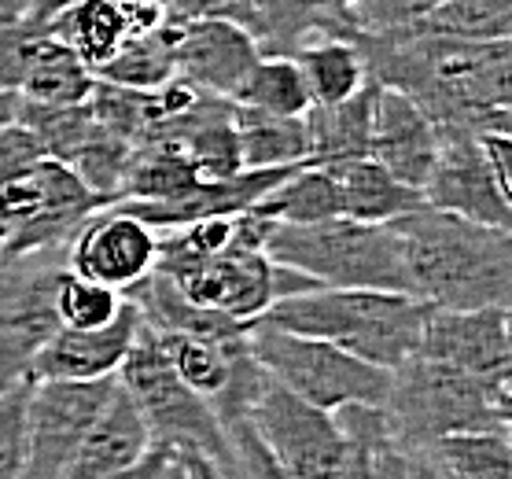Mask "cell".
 I'll return each mask as SVG.
<instances>
[{
    "mask_svg": "<svg viewBox=\"0 0 512 479\" xmlns=\"http://www.w3.org/2000/svg\"><path fill=\"white\" fill-rule=\"evenodd\" d=\"M417 354L487 384H509V310H431Z\"/></svg>",
    "mask_w": 512,
    "mask_h": 479,
    "instance_id": "15",
    "label": "cell"
},
{
    "mask_svg": "<svg viewBox=\"0 0 512 479\" xmlns=\"http://www.w3.org/2000/svg\"><path fill=\"white\" fill-rule=\"evenodd\" d=\"M74 4H82V0H30V15H26V19L48 26L59 12H67V8H74Z\"/></svg>",
    "mask_w": 512,
    "mask_h": 479,
    "instance_id": "43",
    "label": "cell"
},
{
    "mask_svg": "<svg viewBox=\"0 0 512 479\" xmlns=\"http://www.w3.org/2000/svg\"><path fill=\"white\" fill-rule=\"evenodd\" d=\"M26 384L0 395V479L26 476Z\"/></svg>",
    "mask_w": 512,
    "mask_h": 479,
    "instance_id": "38",
    "label": "cell"
},
{
    "mask_svg": "<svg viewBox=\"0 0 512 479\" xmlns=\"http://www.w3.org/2000/svg\"><path fill=\"white\" fill-rule=\"evenodd\" d=\"M4 211L12 222L8 244L0 255H30V251H67L74 233L82 229L104 203L56 159H45L19 185L4 188Z\"/></svg>",
    "mask_w": 512,
    "mask_h": 479,
    "instance_id": "12",
    "label": "cell"
},
{
    "mask_svg": "<svg viewBox=\"0 0 512 479\" xmlns=\"http://www.w3.org/2000/svg\"><path fill=\"white\" fill-rule=\"evenodd\" d=\"M163 23L166 15L155 0H82L59 12L45 30L96 74L118 56L129 37L148 34Z\"/></svg>",
    "mask_w": 512,
    "mask_h": 479,
    "instance_id": "17",
    "label": "cell"
},
{
    "mask_svg": "<svg viewBox=\"0 0 512 479\" xmlns=\"http://www.w3.org/2000/svg\"><path fill=\"white\" fill-rule=\"evenodd\" d=\"M174 63L177 82L207 96L233 100L247 71L262 56L255 37L244 26L225 23V19H192V23H174Z\"/></svg>",
    "mask_w": 512,
    "mask_h": 479,
    "instance_id": "16",
    "label": "cell"
},
{
    "mask_svg": "<svg viewBox=\"0 0 512 479\" xmlns=\"http://www.w3.org/2000/svg\"><path fill=\"white\" fill-rule=\"evenodd\" d=\"M431 306L398 292H350V288H314L277 299L262 325L291 336L325 339L350 358L395 373L420 347V332Z\"/></svg>",
    "mask_w": 512,
    "mask_h": 479,
    "instance_id": "3",
    "label": "cell"
},
{
    "mask_svg": "<svg viewBox=\"0 0 512 479\" xmlns=\"http://www.w3.org/2000/svg\"><path fill=\"white\" fill-rule=\"evenodd\" d=\"M365 67L384 89L409 96L435 129L509 137V41L454 37H358Z\"/></svg>",
    "mask_w": 512,
    "mask_h": 479,
    "instance_id": "1",
    "label": "cell"
},
{
    "mask_svg": "<svg viewBox=\"0 0 512 479\" xmlns=\"http://www.w3.org/2000/svg\"><path fill=\"white\" fill-rule=\"evenodd\" d=\"M129 159H133V144L115 137L111 129H104L96 122L93 133L82 141V148L70 155L63 166H67L70 174L78 177L104 207H111V203H118V196H122V181H126Z\"/></svg>",
    "mask_w": 512,
    "mask_h": 479,
    "instance_id": "32",
    "label": "cell"
},
{
    "mask_svg": "<svg viewBox=\"0 0 512 479\" xmlns=\"http://www.w3.org/2000/svg\"><path fill=\"white\" fill-rule=\"evenodd\" d=\"M155 258H159V233L118 203L96 211L67 244L70 273L82 281L104 284L118 295L144 281L155 269Z\"/></svg>",
    "mask_w": 512,
    "mask_h": 479,
    "instance_id": "14",
    "label": "cell"
},
{
    "mask_svg": "<svg viewBox=\"0 0 512 479\" xmlns=\"http://www.w3.org/2000/svg\"><path fill=\"white\" fill-rule=\"evenodd\" d=\"M244 12V30L255 37L262 56L295 59L299 48H306L310 41H321V37L354 41V30L332 19L317 0H244Z\"/></svg>",
    "mask_w": 512,
    "mask_h": 479,
    "instance_id": "21",
    "label": "cell"
},
{
    "mask_svg": "<svg viewBox=\"0 0 512 479\" xmlns=\"http://www.w3.org/2000/svg\"><path fill=\"white\" fill-rule=\"evenodd\" d=\"M8 233H12V222H8V211H4V199H0V251L8 244Z\"/></svg>",
    "mask_w": 512,
    "mask_h": 479,
    "instance_id": "48",
    "label": "cell"
},
{
    "mask_svg": "<svg viewBox=\"0 0 512 479\" xmlns=\"http://www.w3.org/2000/svg\"><path fill=\"white\" fill-rule=\"evenodd\" d=\"M439 148V129L409 96L384 89L376 93L373 133H369V159L409 188H424Z\"/></svg>",
    "mask_w": 512,
    "mask_h": 479,
    "instance_id": "19",
    "label": "cell"
},
{
    "mask_svg": "<svg viewBox=\"0 0 512 479\" xmlns=\"http://www.w3.org/2000/svg\"><path fill=\"white\" fill-rule=\"evenodd\" d=\"M166 479H185V468H181L177 454H174V465H170V472H166Z\"/></svg>",
    "mask_w": 512,
    "mask_h": 479,
    "instance_id": "49",
    "label": "cell"
},
{
    "mask_svg": "<svg viewBox=\"0 0 512 479\" xmlns=\"http://www.w3.org/2000/svg\"><path fill=\"white\" fill-rule=\"evenodd\" d=\"M155 273L174 281L188 303L214 310L236 325H255L277 303V266L266 251L199 255L177 233H159Z\"/></svg>",
    "mask_w": 512,
    "mask_h": 479,
    "instance_id": "8",
    "label": "cell"
},
{
    "mask_svg": "<svg viewBox=\"0 0 512 479\" xmlns=\"http://www.w3.org/2000/svg\"><path fill=\"white\" fill-rule=\"evenodd\" d=\"M174 41H177L174 23H163L155 26V30H148V34L129 37L126 45L118 48V56L96 71V82L137 89V93H155V89L177 82Z\"/></svg>",
    "mask_w": 512,
    "mask_h": 479,
    "instance_id": "27",
    "label": "cell"
},
{
    "mask_svg": "<svg viewBox=\"0 0 512 479\" xmlns=\"http://www.w3.org/2000/svg\"><path fill=\"white\" fill-rule=\"evenodd\" d=\"M233 104L262 111V115L303 118L310 111V96H306L303 74L295 67V59L258 56L255 67L247 71V78L236 89Z\"/></svg>",
    "mask_w": 512,
    "mask_h": 479,
    "instance_id": "29",
    "label": "cell"
},
{
    "mask_svg": "<svg viewBox=\"0 0 512 479\" xmlns=\"http://www.w3.org/2000/svg\"><path fill=\"white\" fill-rule=\"evenodd\" d=\"M339 192V214L350 222L391 225L402 214L424 207L417 188L402 185L373 159H350V163L325 166Z\"/></svg>",
    "mask_w": 512,
    "mask_h": 479,
    "instance_id": "22",
    "label": "cell"
},
{
    "mask_svg": "<svg viewBox=\"0 0 512 479\" xmlns=\"http://www.w3.org/2000/svg\"><path fill=\"white\" fill-rule=\"evenodd\" d=\"M266 255L277 266L303 273L317 288L409 295L406 266L391 225L336 218L321 225H273Z\"/></svg>",
    "mask_w": 512,
    "mask_h": 479,
    "instance_id": "5",
    "label": "cell"
},
{
    "mask_svg": "<svg viewBox=\"0 0 512 479\" xmlns=\"http://www.w3.org/2000/svg\"><path fill=\"white\" fill-rule=\"evenodd\" d=\"M199 174L174 144H137L118 203H163L192 192Z\"/></svg>",
    "mask_w": 512,
    "mask_h": 479,
    "instance_id": "28",
    "label": "cell"
},
{
    "mask_svg": "<svg viewBox=\"0 0 512 479\" xmlns=\"http://www.w3.org/2000/svg\"><path fill=\"white\" fill-rule=\"evenodd\" d=\"M48 45V30L41 23H12L0 26V93H19L23 78L30 74L34 59Z\"/></svg>",
    "mask_w": 512,
    "mask_h": 479,
    "instance_id": "37",
    "label": "cell"
},
{
    "mask_svg": "<svg viewBox=\"0 0 512 479\" xmlns=\"http://www.w3.org/2000/svg\"><path fill=\"white\" fill-rule=\"evenodd\" d=\"M417 34L454 41H509L512 0H439V8Z\"/></svg>",
    "mask_w": 512,
    "mask_h": 479,
    "instance_id": "33",
    "label": "cell"
},
{
    "mask_svg": "<svg viewBox=\"0 0 512 479\" xmlns=\"http://www.w3.org/2000/svg\"><path fill=\"white\" fill-rule=\"evenodd\" d=\"M321 8H325L332 19H339V23H347L350 26V8L358 4V0H317Z\"/></svg>",
    "mask_w": 512,
    "mask_h": 479,
    "instance_id": "46",
    "label": "cell"
},
{
    "mask_svg": "<svg viewBox=\"0 0 512 479\" xmlns=\"http://www.w3.org/2000/svg\"><path fill=\"white\" fill-rule=\"evenodd\" d=\"M420 199L431 211H446L468 222L490 225V229H509L512 207L509 192L498 185L490 170L483 141L472 133L439 129V148L431 174L420 188Z\"/></svg>",
    "mask_w": 512,
    "mask_h": 479,
    "instance_id": "13",
    "label": "cell"
},
{
    "mask_svg": "<svg viewBox=\"0 0 512 479\" xmlns=\"http://www.w3.org/2000/svg\"><path fill=\"white\" fill-rule=\"evenodd\" d=\"M45 159L48 155H45V148H41V141H37L23 122L4 126L0 129V192L26 181Z\"/></svg>",
    "mask_w": 512,
    "mask_h": 479,
    "instance_id": "39",
    "label": "cell"
},
{
    "mask_svg": "<svg viewBox=\"0 0 512 479\" xmlns=\"http://www.w3.org/2000/svg\"><path fill=\"white\" fill-rule=\"evenodd\" d=\"M122 295L104 288V284L82 281L70 269H63V277L56 284V317L59 328H74V332H93V328L111 325L122 310Z\"/></svg>",
    "mask_w": 512,
    "mask_h": 479,
    "instance_id": "35",
    "label": "cell"
},
{
    "mask_svg": "<svg viewBox=\"0 0 512 479\" xmlns=\"http://www.w3.org/2000/svg\"><path fill=\"white\" fill-rule=\"evenodd\" d=\"M258 218L273 225H321L336 222L339 214V192L336 181L325 166H299L269 192L255 207Z\"/></svg>",
    "mask_w": 512,
    "mask_h": 479,
    "instance_id": "26",
    "label": "cell"
},
{
    "mask_svg": "<svg viewBox=\"0 0 512 479\" xmlns=\"http://www.w3.org/2000/svg\"><path fill=\"white\" fill-rule=\"evenodd\" d=\"M439 0H358L350 8V30L358 37H406L428 23Z\"/></svg>",
    "mask_w": 512,
    "mask_h": 479,
    "instance_id": "36",
    "label": "cell"
},
{
    "mask_svg": "<svg viewBox=\"0 0 512 479\" xmlns=\"http://www.w3.org/2000/svg\"><path fill=\"white\" fill-rule=\"evenodd\" d=\"M118 376L107 380H30L26 384V476L59 479L82 439L115 395Z\"/></svg>",
    "mask_w": 512,
    "mask_h": 479,
    "instance_id": "11",
    "label": "cell"
},
{
    "mask_svg": "<svg viewBox=\"0 0 512 479\" xmlns=\"http://www.w3.org/2000/svg\"><path fill=\"white\" fill-rule=\"evenodd\" d=\"M93 85L96 74L48 34V45L41 48V56L34 59L15 96L26 104H85Z\"/></svg>",
    "mask_w": 512,
    "mask_h": 479,
    "instance_id": "31",
    "label": "cell"
},
{
    "mask_svg": "<svg viewBox=\"0 0 512 479\" xmlns=\"http://www.w3.org/2000/svg\"><path fill=\"white\" fill-rule=\"evenodd\" d=\"M236 137H240L244 170H295V166H306V155H310L306 115L277 118L251 107H236Z\"/></svg>",
    "mask_w": 512,
    "mask_h": 479,
    "instance_id": "25",
    "label": "cell"
},
{
    "mask_svg": "<svg viewBox=\"0 0 512 479\" xmlns=\"http://www.w3.org/2000/svg\"><path fill=\"white\" fill-rule=\"evenodd\" d=\"M295 67L303 74L310 107H336L350 96H358L369 85V67L358 41L347 37H321L295 52Z\"/></svg>",
    "mask_w": 512,
    "mask_h": 479,
    "instance_id": "24",
    "label": "cell"
},
{
    "mask_svg": "<svg viewBox=\"0 0 512 479\" xmlns=\"http://www.w3.org/2000/svg\"><path fill=\"white\" fill-rule=\"evenodd\" d=\"M247 347L273 384H280L310 406L325 409V413H339L347 406H384L387 402L391 373L350 358L347 351H339L325 339L291 336V332L255 321L247 328Z\"/></svg>",
    "mask_w": 512,
    "mask_h": 479,
    "instance_id": "7",
    "label": "cell"
},
{
    "mask_svg": "<svg viewBox=\"0 0 512 479\" xmlns=\"http://www.w3.org/2000/svg\"><path fill=\"white\" fill-rule=\"evenodd\" d=\"M148 450H152V435H148L137 402L122 387H115V395L107 398L104 413L96 417V424L89 428L78 454L70 457L67 472L59 479H107L140 461Z\"/></svg>",
    "mask_w": 512,
    "mask_h": 479,
    "instance_id": "20",
    "label": "cell"
},
{
    "mask_svg": "<svg viewBox=\"0 0 512 479\" xmlns=\"http://www.w3.org/2000/svg\"><path fill=\"white\" fill-rule=\"evenodd\" d=\"M424 454L443 468L446 479H512V450L505 432L446 435L424 446Z\"/></svg>",
    "mask_w": 512,
    "mask_h": 479,
    "instance_id": "30",
    "label": "cell"
},
{
    "mask_svg": "<svg viewBox=\"0 0 512 479\" xmlns=\"http://www.w3.org/2000/svg\"><path fill=\"white\" fill-rule=\"evenodd\" d=\"M15 122H23L56 163H67L96 126L89 104H26V100L15 107Z\"/></svg>",
    "mask_w": 512,
    "mask_h": 479,
    "instance_id": "34",
    "label": "cell"
},
{
    "mask_svg": "<svg viewBox=\"0 0 512 479\" xmlns=\"http://www.w3.org/2000/svg\"><path fill=\"white\" fill-rule=\"evenodd\" d=\"M170 465H174V450L152 446L140 461H133L129 468H122V472H115V476H107V479H166Z\"/></svg>",
    "mask_w": 512,
    "mask_h": 479,
    "instance_id": "41",
    "label": "cell"
},
{
    "mask_svg": "<svg viewBox=\"0 0 512 479\" xmlns=\"http://www.w3.org/2000/svg\"><path fill=\"white\" fill-rule=\"evenodd\" d=\"M30 15V0H0V26L23 23Z\"/></svg>",
    "mask_w": 512,
    "mask_h": 479,
    "instance_id": "45",
    "label": "cell"
},
{
    "mask_svg": "<svg viewBox=\"0 0 512 479\" xmlns=\"http://www.w3.org/2000/svg\"><path fill=\"white\" fill-rule=\"evenodd\" d=\"M15 107H19V96L0 93V129L12 126V122H15Z\"/></svg>",
    "mask_w": 512,
    "mask_h": 479,
    "instance_id": "47",
    "label": "cell"
},
{
    "mask_svg": "<svg viewBox=\"0 0 512 479\" xmlns=\"http://www.w3.org/2000/svg\"><path fill=\"white\" fill-rule=\"evenodd\" d=\"M163 8L166 23H192V19H225L244 26V0H155Z\"/></svg>",
    "mask_w": 512,
    "mask_h": 479,
    "instance_id": "40",
    "label": "cell"
},
{
    "mask_svg": "<svg viewBox=\"0 0 512 479\" xmlns=\"http://www.w3.org/2000/svg\"><path fill=\"white\" fill-rule=\"evenodd\" d=\"M247 428L288 479H339L350 461V443L336 413L295 398L269 376L247 409Z\"/></svg>",
    "mask_w": 512,
    "mask_h": 479,
    "instance_id": "10",
    "label": "cell"
},
{
    "mask_svg": "<svg viewBox=\"0 0 512 479\" xmlns=\"http://www.w3.org/2000/svg\"><path fill=\"white\" fill-rule=\"evenodd\" d=\"M67 251L0 255V395L30 380L37 354L59 332L56 284Z\"/></svg>",
    "mask_w": 512,
    "mask_h": 479,
    "instance_id": "9",
    "label": "cell"
},
{
    "mask_svg": "<svg viewBox=\"0 0 512 479\" xmlns=\"http://www.w3.org/2000/svg\"><path fill=\"white\" fill-rule=\"evenodd\" d=\"M384 413L398 450H424L446 435H509V384H487L413 354L391 373Z\"/></svg>",
    "mask_w": 512,
    "mask_h": 479,
    "instance_id": "4",
    "label": "cell"
},
{
    "mask_svg": "<svg viewBox=\"0 0 512 479\" xmlns=\"http://www.w3.org/2000/svg\"><path fill=\"white\" fill-rule=\"evenodd\" d=\"M118 387L137 402L140 417L148 424L152 446H166L177 457H203L225 479H244L222 421L199 395H192L174 369L166 365L159 339L148 325H140L137 343L118 369Z\"/></svg>",
    "mask_w": 512,
    "mask_h": 479,
    "instance_id": "6",
    "label": "cell"
},
{
    "mask_svg": "<svg viewBox=\"0 0 512 479\" xmlns=\"http://www.w3.org/2000/svg\"><path fill=\"white\" fill-rule=\"evenodd\" d=\"M483 141V152H487V163L498 177V185L505 192H512V174H509V155H512V144L509 137H479Z\"/></svg>",
    "mask_w": 512,
    "mask_h": 479,
    "instance_id": "42",
    "label": "cell"
},
{
    "mask_svg": "<svg viewBox=\"0 0 512 479\" xmlns=\"http://www.w3.org/2000/svg\"><path fill=\"white\" fill-rule=\"evenodd\" d=\"M177 461L185 468V479H225L222 472L210 465V461H203V457H177Z\"/></svg>",
    "mask_w": 512,
    "mask_h": 479,
    "instance_id": "44",
    "label": "cell"
},
{
    "mask_svg": "<svg viewBox=\"0 0 512 479\" xmlns=\"http://www.w3.org/2000/svg\"><path fill=\"white\" fill-rule=\"evenodd\" d=\"M376 93H380V82L369 78V85L343 104L306 111V137H310L306 166H336L350 163V159H369Z\"/></svg>",
    "mask_w": 512,
    "mask_h": 479,
    "instance_id": "23",
    "label": "cell"
},
{
    "mask_svg": "<svg viewBox=\"0 0 512 479\" xmlns=\"http://www.w3.org/2000/svg\"><path fill=\"white\" fill-rule=\"evenodd\" d=\"M391 229L398 236L413 299L431 310H509V229H490L431 207L402 214Z\"/></svg>",
    "mask_w": 512,
    "mask_h": 479,
    "instance_id": "2",
    "label": "cell"
},
{
    "mask_svg": "<svg viewBox=\"0 0 512 479\" xmlns=\"http://www.w3.org/2000/svg\"><path fill=\"white\" fill-rule=\"evenodd\" d=\"M140 314L129 303H122L118 317L111 325L93 328V332H74V328H59L56 336L45 343V351L37 354L30 380H107L118 376L126 354L133 351L140 332Z\"/></svg>",
    "mask_w": 512,
    "mask_h": 479,
    "instance_id": "18",
    "label": "cell"
}]
</instances>
